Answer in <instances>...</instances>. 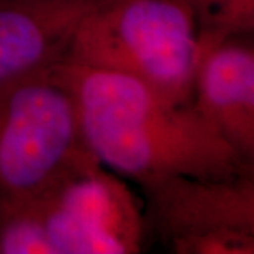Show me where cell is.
Returning a JSON list of instances; mask_svg holds the SVG:
<instances>
[{
	"label": "cell",
	"mask_w": 254,
	"mask_h": 254,
	"mask_svg": "<svg viewBox=\"0 0 254 254\" xmlns=\"http://www.w3.org/2000/svg\"><path fill=\"white\" fill-rule=\"evenodd\" d=\"M91 157L72 95L54 66L0 92V215Z\"/></svg>",
	"instance_id": "obj_4"
},
{
	"label": "cell",
	"mask_w": 254,
	"mask_h": 254,
	"mask_svg": "<svg viewBox=\"0 0 254 254\" xmlns=\"http://www.w3.org/2000/svg\"><path fill=\"white\" fill-rule=\"evenodd\" d=\"M72 95L83 141L103 167L140 185L167 177L208 180L253 173L190 103L177 105L122 73L54 65Z\"/></svg>",
	"instance_id": "obj_1"
},
{
	"label": "cell",
	"mask_w": 254,
	"mask_h": 254,
	"mask_svg": "<svg viewBox=\"0 0 254 254\" xmlns=\"http://www.w3.org/2000/svg\"><path fill=\"white\" fill-rule=\"evenodd\" d=\"M158 239L175 254H253L254 177H167L141 185Z\"/></svg>",
	"instance_id": "obj_5"
},
{
	"label": "cell",
	"mask_w": 254,
	"mask_h": 254,
	"mask_svg": "<svg viewBox=\"0 0 254 254\" xmlns=\"http://www.w3.org/2000/svg\"><path fill=\"white\" fill-rule=\"evenodd\" d=\"M190 10L199 40L252 36L254 0H181Z\"/></svg>",
	"instance_id": "obj_8"
},
{
	"label": "cell",
	"mask_w": 254,
	"mask_h": 254,
	"mask_svg": "<svg viewBox=\"0 0 254 254\" xmlns=\"http://www.w3.org/2000/svg\"><path fill=\"white\" fill-rule=\"evenodd\" d=\"M100 0H0V92L64 61Z\"/></svg>",
	"instance_id": "obj_7"
},
{
	"label": "cell",
	"mask_w": 254,
	"mask_h": 254,
	"mask_svg": "<svg viewBox=\"0 0 254 254\" xmlns=\"http://www.w3.org/2000/svg\"><path fill=\"white\" fill-rule=\"evenodd\" d=\"M198 57L196 24L181 0H100L78 26L61 63L126 75L187 105Z\"/></svg>",
	"instance_id": "obj_2"
},
{
	"label": "cell",
	"mask_w": 254,
	"mask_h": 254,
	"mask_svg": "<svg viewBox=\"0 0 254 254\" xmlns=\"http://www.w3.org/2000/svg\"><path fill=\"white\" fill-rule=\"evenodd\" d=\"M199 40L190 105L246 161L254 160V47L245 38Z\"/></svg>",
	"instance_id": "obj_6"
},
{
	"label": "cell",
	"mask_w": 254,
	"mask_h": 254,
	"mask_svg": "<svg viewBox=\"0 0 254 254\" xmlns=\"http://www.w3.org/2000/svg\"><path fill=\"white\" fill-rule=\"evenodd\" d=\"M9 212L28 254H134L143 249L145 223L136 196L95 157Z\"/></svg>",
	"instance_id": "obj_3"
}]
</instances>
